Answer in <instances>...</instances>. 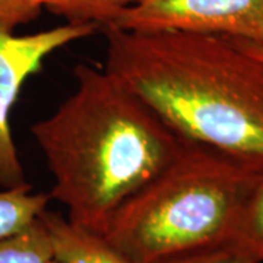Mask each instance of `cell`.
Masks as SVG:
<instances>
[{
  "instance_id": "obj_1",
  "label": "cell",
  "mask_w": 263,
  "mask_h": 263,
  "mask_svg": "<svg viewBox=\"0 0 263 263\" xmlns=\"http://www.w3.org/2000/svg\"><path fill=\"white\" fill-rule=\"evenodd\" d=\"M101 31L104 70L171 130L263 171V59L221 35Z\"/></svg>"
},
{
  "instance_id": "obj_2",
  "label": "cell",
  "mask_w": 263,
  "mask_h": 263,
  "mask_svg": "<svg viewBox=\"0 0 263 263\" xmlns=\"http://www.w3.org/2000/svg\"><path fill=\"white\" fill-rule=\"evenodd\" d=\"M76 89L32 136L67 221L101 235L123 203L171 164L186 139L104 69L79 63Z\"/></svg>"
},
{
  "instance_id": "obj_3",
  "label": "cell",
  "mask_w": 263,
  "mask_h": 263,
  "mask_svg": "<svg viewBox=\"0 0 263 263\" xmlns=\"http://www.w3.org/2000/svg\"><path fill=\"white\" fill-rule=\"evenodd\" d=\"M262 170L186 141L183 149L117 209L103 238L132 263H165L227 246Z\"/></svg>"
},
{
  "instance_id": "obj_4",
  "label": "cell",
  "mask_w": 263,
  "mask_h": 263,
  "mask_svg": "<svg viewBox=\"0 0 263 263\" xmlns=\"http://www.w3.org/2000/svg\"><path fill=\"white\" fill-rule=\"evenodd\" d=\"M98 29L92 24H65L27 35L0 29V186L3 189L28 184L10 129V111L22 86L29 76L40 72L51 53Z\"/></svg>"
},
{
  "instance_id": "obj_5",
  "label": "cell",
  "mask_w": 263,
  "mask_h": 263,
  "mask_svg": "<svg viewBox=\"0 0 263 263\" xmlns=\"http://www.w3.org/2000/svg\"><path fill=\"white\" fill-rule=\"evenodd\" d=\"M113 27L127 31H177L263 43V0H141Z\"/></svg>"
},
{
  "instance_id": "obj_6",
  "label": "cell",
  "mask_w": 263,
  "mask_h": 263,
  "mask_svg": "<svg viewBox=\"0 0 263 263\" xmlns=\"http://www.w3.org/2000/svg\"><path fill=\"white\" fill-rule=\"evenodd\" d=\"M41 218L51 237L59 263H132L108 245L103 235L73 226L57 212L43 211Z\"/></svg>"
},
{
  "instance_id": "obj_7",
  "label": "cell",
  "mask_w": 263,
  "mask_h": 263,
  "mask_svg": "<svg viewBox=\"0 0 263 263\" xmlns=\"http://www.w3.org/2000/svg\"><path fill=\"white\" fill-rule=\"evenodd\" d=\"M227 247L247 260L263 263V174L246 199Z\"/></svg>"
},
{
  "instance_id": "obj_8",
  "label": "cell",
  "mask_w": 263,
  "mask_h": 263,
  "mask_svg": "<svg viewBox=\"0 0 263 263\" xmlns=\"http://www.w3.org/2000/svg\"><path fill=\"white\" fill-rule=\"evenodd\" d=\"M48 193H34L31 184L0 189V238L16 234L47 209Z\"/></svg>"
},
{
  "instance_id": "obj_9",
  "label": "cell",
  "mask_w": 263,
  "mask_h": 263,
  "mask_svg": "<svg viewBox=\"0 0 263 263\" xmlns=\"http://www.w3.org/2000/svg\"><path fill=\"white\" fill-rule=\"evenodd\" d=\"M54 250L41 215L16 234L0 238V263H51Z\"/></svg>"
},
{
  "instance_id": "obj_10",
  "label": "cell",
  "mask_w": 263,
  "mask_h": 263,
  "mask_svg": "<svg viewBox=\"0 0 263 263\" xmlns=\"http://www.w3.org/2000/svg\"><path fill=\"white\" fill-rule=\"evenodd\" d=\"M141 0H48L46 9L63 18L66 24H92L100 29L113 25L124 10Z\"/></svg>"
},
{
  "instance_id": "obj_11",
  "label": "cell",
  "mask_w": 263,
  "mask_h": 263,
  "mask_svg": "<svg viewBox=\"0 0 263 263\" xmlns=\"http://www.w3.org/2000/svg\"><path fill=\"white\" fill-rule=\"evenodd\" d=\"M48 0H0V29H15L37 19Z\"/></svg>"
},
{
  "instance_id": "obj_12",
  "label": "cell",
  "mask_w": 263,
  "mask_h": 263,
  "mask_svg": "<svg viewBox=\"0 0 263 263\" xmlns=\"http://www.w3.org/2000/svg\"><path fill=\"white\" fill-rule=\"evenodd\" d=\"M165 263H257L247 260L243 256L235 253L234 250L228 249L227 246L216 247V249H209L197 253L186 254L177 259H173Z\"/></svg>"
},
{
  "instance_id": "obj_13",
  "label": "cell",
  "mask_w": 263,
  "mask_h": 263,
  "mask_svg": "<svg viewBox=\"0 0 263 263\" xmlns=\"http://www.w3.org/2000/svg\"><path fill=\"white\" fill-rule=\"evenodd\" d=\"M234 40H237L246 50H249L250 53H253L254 56L263 59V46L257 44V43H253V41H249V40H240V38H234Z\"/></svg>"
},
{
  "instance_id": "obj_14",
  "label": "cell",
  "mask_w": 263,
  "mask_h": 263,
  "mask_svg": "<svg viewBox=\"0 0 263 263\" xmlns=\"http://www.w3.org/2000/svg\"><path fill=\"white\" fill-rule=\"evenodd\" d=\"M51 263H59V262H57L56 259H54V260H53V262H51Z\"/></svg>"
},
{
  "instance_id": "obj_15",
  "label": "cell",
  "mask_w": 263,
  "mask_h": 263,
  "mask_svg": "<svg viewBox=\"0 0 263 263\" xmlns=\"http://www.w3.org/2000/svg\"><path fill=\"white\" fill-rule=\"evenodd\" d=\"M260 46H263V43H262V44H260Z\"/></svg>"
}]
</instances>
